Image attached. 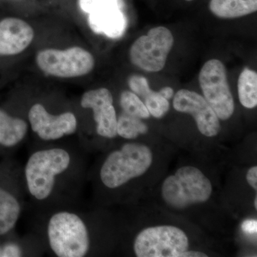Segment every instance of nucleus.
Returning <instances> with one entry per match:
<instances>
[{"instance_id": "f257e3e1", "label": "nucleus", "mask_w": 257, "mask_h": 257, "mask_svg": "<svg viewBox=\"0 0 257 257\" xmlns=\"http://www.w3.org/2000/svg\"><path fill=\"white\" fill-rule=\"evenodd\" d=\"M83 158L66 145H43L23 168L25 192L41 209L73 204L83 184Z\"/></svg>"}, {"instance_id": "f03ea898", "label": "nucleus", "mask_w": 257, "mask_h": 257, "mask_svg": "<svg viewBox=\"0 0 257 257\" xmlns=\"http://www.w3.org/2000/svg\"><path fill=\"white\" fill-rule=\"evenodd\" d=\"M152 163V153L149 147L141 144H124L106 157L99 170V179L106 188H119L144 175Z\"/></svg>"}, {"instance_id": "7ed1b4c3", "label": "nucleus", "mask_w": 257, "mask_h": 257, "mask_svg": "<svg viewBox=\"0 0 257 257\" xmlns=\"http://www.w3.org/2000/svg\"><path fill=\"white\" fill-rule=\"evenodd\" d=\"M23 167L5 157L0 162V238L15 233L25 207Z\"/></svg>"}, {"instance_id": "20e7f679", "label": "nucleus", "mask_w": 257, "mask_h": 257, "mask_svg": "<svg viewBox=\"0 0 257 257\" xmlns=\"http://www.w3.org/2000/svg\"><path fill=\"white\" fill-rule=\"evenodd\" d=\"M212 193L210 181L199 169L184 167L167 177L162 187L164 200L170 207L184 209L207 202Z\"/></svg>"}, {"instance_id": "39448f33", "label": "nucleus", "mask_w": 257, "mask_h": 257, "mask_svg": "<svg viewBox=\"0 0 257 257\" xmlns=\"http://www.w3.org/2000/svg\"><path fill=\"white\" fill-rule=\"evenodd\" d=\"M173 45L174 37L170 30L165 27H156L135 40L130 50V61L145 72H160L165 67Z\"/></svg>"}, {"instance_id": "423d86ee", "label": "nucleus", "mask_w": 257, "mask_h": 257, "mask_svg": "<svg viewBox=\"0 0 257 257\" xmlns=\"http://www.w3.org/2000/svg\"><path fill=\"white\" fill-rule=\"evenodd\" d=\"M188 247L187 235L173 226L144 229L134 243V249L138 257H179Z\"/></svg>"}, {"instance_id": "0eeeda50", "label": "nucleus", "mask_w": 257, "mask_h": 257, "mask_svg": "<svg viewBox=\"0 0 257 257\" xmlns=\"http://www.w3.org/2000/svg\"><path fill=\"white\" fill-rule=\"evenodd\" d=\"M37 65L46 74L60 78L86 75L94 69V57L84 49L74 47L67 50L46 49L36 57Z\"/></svg>"}, {"instance_id": "6e6552de", "label": "nucleus", "mask_w": 257, "mask_h": 257, "mask_svg": "<svg viewBox=\"0 0 257 257\" xmlns=\"http://www.w3.org/2000/svg\"><path fill=\"white\" fill-rule=\"evenodd\" d=\"M199 82L204 99L219 119H229L234 113V102L224 64L217 59L207 61L199 72Z\"/></svg>"}, {"instance_id": "1a4fd4ad", "label": "nucleus", "mask_w": 257, "mask_h": 257, "mask_svg": "<svg viewBox=\"0 0 257 257\" xmlns=\"http://www.w3.org/2000/svg\"><path fill=\"white\" fill-rule=\"evenodd\" d=\"M79 5L88 15L89 28L94 33L112 39L124 35L127 20L121 0H79Z\"/></svg>"}, {"instance_id": "9d476101", "label": "nucleus", "mask_w": 257, "mask_h": 257, "mask_svg": "<svg viewBox=\"0 0 257 257\" xmlns=\"http://www.w3.org/2000/svg\"><path fill=\"white\" fill-rule=\"evenodd\" d=\"M28 121L32 132L45 143L70 136L77 133L78 128V120L74 112L67 111L52 114L40 103H35L30 107Z\"/></svg>"}, {"instance_id": "9b49d317", "label": "nucleus", "mask_w": 257, "mask_h": 257, "mask_svg": "<svg viewBox=\"0 0 257 257\" xmlns=\"http://www.w3.org/2000/svg\"><path fill=\"white\" fill-rule=\"evenodd\" d=\"M173 106L179 112L192 115L199 132L204 136L211 138L220 132V121L215 111L198 93L180 89L174 97Z\"/></svg>"}, {"instance_id": "f8f14e48", "label": "nucleus", "mask_w": 257, "mask_h": 257, "mask_svg": "<svg viewBox=\"0 0 257 257\" xmlns=\"http://www.w3.org/2000/svg\"><path fill=\"white\" fill-rule=\"evenodd\" d=\"M113 101L112 94L106 88L87 91L81 98V106L92 109L96 134L104 138L113 139L117 136V116Z\"/></svg>"}, {"instance_id": "ddd939ff", "label": "nucleus", "mask_w": 257, "mask_h": 257, "mask_svg": "<svg viewBox=\"0 0 257 257\" xmlns=\"http://www.w3.org/2000/svg\"><path fill=\"white\" fill-rule=\"evenodd\" d=\"M34 30L21 19L8 18L0 21V55L21 53L32 43Z\"/></svg>"}, {"instance_id": "4468645a", "label": "nucleus", "mask_w": 257, "mask_h": 257, "mask_svg": "<svg viewBox=\"0 0 257 257\" xmlns=\"http://www.w3.org/2000/svg\"><path fill=\"white\" fill-rule=\"evenodd\" d=\"M28 128V121L0 108V157H10L26 138Z\"/></svg>"}, {"instance_id": "2eb2a0df", "label": "nucleus", "mask_w": 257, "mask_h": 257, "mask_svg": "<svg viewBox=\"0 0 257 257\" xmlns=\"http://www.w3.org/2000/svg\"><path fill=\"white\" fill-rule=\"evenodd\" d=\"M128 87L132 92L143 99L150 115L155 118H162L170 109V103L159 92L150 89L148 81L145 77L133 75L128 78Z\"/></svg>"}, {"instance_id": "dca6fc26", "label": "nucleus", "mask_w": 257, "mask_h": 257, "mask_svg": "<svg viewBox=\"0 0 257 257\" xmlns=\"http://www.w3.org/2000/svg\"><path fill=\"white\" fill-rule=\"evenodd\" d=\"M209 10L221 19H235L256 13L257 0H211Z\"/></svg>"}, {"instance_id": "f3484780", "label": "nucleus", "mask_w": 257, "mask_h": 257, "mask_svg": "<svg viewBox=\"0 0 257 257\" xmlns=\"http://www.w3.org/2000/svg\"><path fill=\"white\" fill-rule=\"evenodd\" d=\"M36 236H32L30 239H22L16 237L15 233L0 238V257H20L31 256L34 254L31 251L36 254L35 250H43L40 243L32 244L30 243L37 241Z\"/></svg>"}, {"instance_id": "a211bd4d", "label": "nucleus", "mask_w": 257, "mask_h": 257, "mask_svg": "<svg viewBox=\"0 0 257 257\" xmlns=\"http://www.w3.org/2000/svg\"><path fill=\"white\" fill-rule=\"evenodd\" d=\"M238 93L241 105L253 109L257 105V73L246 68L240 74L238 79Z\"/></svg>"}, {"instance_id": "6ab92c4d", "label": "nucleus", "mask_w": 257, "mask_h": 257, "mask_svg": "<svg viewBox=\"0 0 257 257\" xmlns=\"http://www.w3.org/2000/svg\"><path fill=\"white\" fill-rule=\"evenodd\" d=\"M148 132V127L142 119L122 111L117 117L116 133L121 138L126 140H134L140 135H145Z\"/></svg>"}, {"instance_id": "aec40b11", "label": "nucleus", "mask_w": 257, "mask_h": 257, "mask_svg": "<svg viewBox=\"0 0 257 257\" xmlns=\"http://www.w3.org/2000/svg\"><path fill=\"white\" fill-rule=\"evenodd\" d=\"M120 105L123 111L140 119H148L150 114L145 103L136 94L124 91L120 95Z\"/></svg>"}, {"instance_id": "412c9836", "label": "nucleus", "mask_w": 257, "mask_h": 257, "mask_svg": "<svg viewBox=\"0 0 257 257\" xmlns=\"http://www.w3.org/2000/svg\"><path fill=\"white\" fill-rule=\"evenodd\" d=\"M241 229L246 234H256L257 231V221L256 219H246L241 224Z\"/></svg>"}, {"instance_id": "4be33fe9", "label": "nucleus", "mask_w": 257, "mask_h": 257, "mask_svg": "<svg viewBox=\"0 0 257 257\" xmlns=\"http://www.w3.org/2000/svg\"><path fill=\"white\" fill-rule=\"evenodd\" d=\"M246 180L248 183L253 187L255 190L257 189V167H253L249 169L246 175Z\"/></svg>"}, {"instance_id": "5701e85b", "label": "nucleus", "mask_w": 257, "mask_h": 257, "mask_svg": "<svg viewBox=\"0 0 257 257\" xmlns=\"http://www.w3.org/2000/svg\"><path fill=\"white\" fill-rule=\"evenodd\" d=\"M159 93H160L161 95L163 96L165 99L169 100V99H170L174 95V89L170 87H165L162 88V89L159 91Z\"/></svg>"}, {"instance_id": "b1692460", "label": "nucleus", "mask_w": 257, "mask_h": 257, "mask_svg": "<svg viewBox=\"0 0 257 257\" xmlns=\"http://www.w3.org/2000/svg\"><path fill=\"white\" fill-rule=\"evenodd\" d=\"M207 257V255L205 253L199 252V251H185L183 253H181L179 257Z\"/></svg>"}, {"instance_id": "393cba45", "label": "nucleus", "mask_w": 257, "mask_h": 257, "mask_svg": "<svg viewBox=\"0 0 257 257\" xmlns=\"http://www.w3.org/2000/svg\"><path fill=\"white\" fill-rule=\"evenodd\" d=\"M254 206L255 208H257V197L255 198V201H254Z\"/></svg>"}, {"instance_id": "a878e982", "label": "nucleus", "mask_w": 257, "mask_h": 257, "mask_svg": "<svg viewBox=\"0 0 257 257\" xmlns=\"http://www.w3.org/2000/svg\"><path fill=\"white\" fill-rule=\"evenodd\" d=\"M185 1L191 2V1H193V0H185Z\"/></svg>"}]
</instances>
